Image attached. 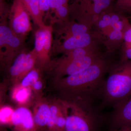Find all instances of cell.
Listing matches in <instances>:
<instances>
[{
    "label": "cell",
    "instance_id": "25",
    "mask_svg": "<svg viewBox=\"0 0 131 131\" xmlns=\"http://www.w3.org/2000/svg\"><path fill=\"white\" fill-rule=\"evenodd\" d=\"M114 30H116L122 31L124 27V23L123 21L119 20L117 23H115L112 26Z\"/></svg>",
    "mask_w": 131,
    "mask_h": 131
},
{
    "label": "cell",
    "instance_id": "22",
    "mask_svg": "<svg viewBox=\"0 0 131 131\" xmlns=\"http://www.w3.org/2000/svg\"><path fill=\"white\" fill-rule=\"evenodd\" d=\"M123 38L127 43H131V27L127 28L123 33Z\"/></svg>",
    "mask_w": 131,
    "mask_h": 131
},
{
    "label": "cell",
    "instance_id": "27",
    "mask_svg": "<svg viewBox=\"0 0 131 131\" xmlns=\"http://www.w3.org/2000/svg\"><path fill=\"white\" fill-rule=\"evenodd\" d=\"M33 87L36 90H39L42 88L43 84L40 80H38L32 84Z\"/></svg>",
    "mask_w": 131,
    "mask_h": 131
},
{
    "label": "cell",
    "instance_id": "4",
    "mask_svg": "<svg viewBox=\"0 0 131 131\" xmlns=\"http://www.w3.org/2000/svg\"><path fill=\"white\" fill-rule=\"evenodd\" d=\"M67 56L56 63L54 67L57 80L63 76L75 74L81 72L95 63L99 59L87 53L83 48L74 49L66 52Z\"/></svg>",
    "mask_w": 131,
    "mask_h": 131
},
{
    "label": "cell",
    "instance_id": "23",
    "mask_svg": "<svg viewBox=\"0 0 131 131\" xmlns=\"http://www.w3.org/2000/svg\"><path fill=\"white\" fill-rule=\"evenodd\" d=\"M127 47L125 51L123 58V61L130 60L131 61V43H127Z\"/></svg>",
    "mask_w": 131,
    "mask_h": 131
},
{
    "label": "cell",
    "instance_id": "26",
    "mask_svg": "<svg viewBox=\"0 0 131 131\" xmlns=\"http://www.w3.org/2000/svg\"><path fill=\"white\" fill-rule=\"evenodd\" d=\"M120 20L119 16L117 15H113L111 17L110 22V26H112L115 23H117Z\"/></svg>",
    "mask_w": 131,
    "mask_h": 131
},
{
    "label": "cell",
    "instance_id": "12",
    "mask_svg": "<svg viewBox=\"0 0 131 131\" xmlns=\"http://www.w3.org/2000/svg\"><path fill=\"white\" fill-rule=\"evenodd\" d=\"M50 106L47 104H42L38 107L34 117L35 124L39 126L47 125L50 116Z\"/></svg>",
    "mask_w": 131,
    "mask_h": 131
},
{
    "label": "cell",
    "instance_id": "8",
    "mask_svg": "<svg viewBox=\"0 0 131 131\" xmlns=\"http://www.w3.org/2000/svg\"><path fill=\"white\" fill-rule=\"evenodd\" d=\"M37 57L34 49L28 51L26 49L16 57L7 72L11 80L16 81L24 78L35 68Z\"/></svg>",
    "mask_w": 131,
    "mask_h": 131
},
{
    "label": "cell",
    "instance_id": "3",
    "mask_svg": "<svg viewBox=\"0 0 131 131\" xmlns=\"http://www.w3.org/2000/svg\"><path fill=\"white\" fill-rule=\"evenodd\" d=\"M67 102L71 112L66 115L65 131H95L102 110L98 104Z\"/></svg>",
    "mask_w": 131,
    "mask_h": 131
},
{
    "label": "cell",
    "instance_id": "29",
    "mask_svg": "<svg viewBox=\"0 0 131 131\" xmlns=\"http://www.w3.org/2000/svg\"><path fill=\"white\" fill-rule=\"evenodd\" d=\"M110 19H111V17L109 15H104L103 16L102 20L108 22V23L110 24Z\"/></svg>",
    "mask_w": 131,
    "mask_h": 131
},
{
    "label": "cell",
    "instance_id": "33",
    "mask_svg": "<svg viewBox=\"0 0 131 131\" xmlns=\"http://www.w3.org/2000/svg\"></svg>",
    "mask_w": 131,
    "mask_h": 131
},
{
    "label": "cell",
    "instance_id": "24",
    "mask_svg": "<svg viewBox=\"0 0 131 131\" xmlns=\"http://www.w3.org/2000/svg\"><path fill=\"white\" fill-rule=\"evenodd\" d=\"M6 86L5 84H2L0 86V107L3 105V102L6 94Z\"/></svg>",
    "mask_w": 131,
    "mask_h": 131
},
{
    "label": "cell",
    "instance_id": "17",
    "mask_svg": "<svg viewBox=\"0 0 131 131\" xmlns=\"http://www.w3.org/2000/svg\"><path fill=\"white\" fill-rule=\"evenodd\" d=\"M69 30L73 35H82L86 33L88 28L84 25L74 24L68 26Z\"/></svg>",
    "mask_w": 131,
    "mask_h": 131
},
{
    "label": "cell",
    "instance_id": "16",
    "mask_svg": "<svg viewBox=\"0 0 131 131\" xmlns=\"http://www.w3.org/2000/svg\"><path fill=\"white\" fill-rule=\"evenodd\" d=\"M10 7L5 0H0V26L8 24Z\"/></svg>",
    "mask_w": 131,
    "mask_h": 131
},
{
    "label": "cell",
    "instance_id": "5",
    "mask_svg": "<svg viewBox=\"0 0 131 131\" xmlns=\"http://www.w3.org/2000/svg\"><path fill=\"white\" fill-rule=\"evenodd\" d=\"M25 40L15 34L8 24L0 26V68L7 71L16 57L26 50Z\"/></svg>",
    "mask_w": 131,
    "mask_h": 131
},
{
    "label": "cell",
    "instance_id": "15",
    "mask_svg": "<svg viewBox=\"0 0 131 131\" xmlns=\"http://www.w3.org/2000/svg\"><path fill=\"white\" fill-rule=\"evenodd\" d=\"M39 69L38 68H34L23 78L21 86L28 88L29 86L32 85L35 82L39 80Z\"/></svg>",
    "mask_w": 131,
    "mask_h": 131
},
{
    "label": "cell",
    "instance_id": "7",
    "mask_svg": "<svg viewBox=\"0 0 131 131\" xmlns=\"http://www.w3.org/2000/svg\"><path fill=\"white\" fill-rule=\"evenodd\" d=\"M30 16L22 0H13L10 6L8 25L16 35L26 39L32 30Z\"/></svg>",
    "mask_w": 131,
    "mask_h": 131
},
{
    "label": "cell",
    "instance_id": "30",
    "mask_svg": "<svg viewBox=\"0 0 131 131\" xmlns=\"http://www.w3.org/2000/svg\"><path fill=\"white\" fill-rule=\"evenodd\" d=\"M115 131H131V126L123 127Z\"/></svg>",
    "mask_w": 131,
    "mask_h": 131
},
{
    "label": "cell",
    "instance_id": "2",
    "mask_svg": "<svg viewBox=\"0 0 131 131\" xmlns=\"http://www.w3.org/2000/svg\"><path fill=\"white\" fill-rule=\"evenodd\" d=\"M131 96V61H122L106 78L99 100L102 110L113 107Z\"/></svg>",
    "mask_w": 131,
    "mask_h": 131
},
{
    "label": "cell",
    "instance_id": "20",
    "mask_svg": "<svg viewBox=\"0 0 131 131\" xmlns=\"http://www.w3.org/2000/svg\"><path fill=\"white\" fill-rule=\"evenodd\" d=\"M67 1L68 0H50V10L49 14L60 7L66 5Z\"/></svg>",
    "mask_w": 131,
    "mask_h": 131
},
{
    "label": "cell",
    "instance_id": "9",
    "mask_svg": "<svg viewBox=\"0 0 131 131\" xmlns=\"http://www.w3.org/2000/svg\"><path fill=\"white\" fill-rule=\"evenodd\" d=\"M113 108L110 117L113 126L119 129L131 126V96Z\"/></svg>",
    "mask_w": 131,
    "mask_h": 131
},
{
    "label": "cell",
    "instance_id": "19",
    "mask_svg": "<svg viewBox=\"0 0 131 131\" xmlns=\"http://www.w3.org/2000/svg\"><path fill=\"white\" fill-rule=\"evenodd\" d=\"M94 11L96 14L100 13L102 9L109 6L110 0H94Z\"/></svg>",
    "mask_w": 131,
    "mask_h": 131
},
{
    "label": "cell",
    "instance_id": "11",
    "mask_svg": "<svg viewBox=\"0 0 131 131\" xmlns=\"http://www.w3.org/2000/svg\"><path fill=\"white\" fill-rule=\"evenodd\" d=\"M26 9L34 23L38 28H43L46 25L40 9L39 0H22Z\"/></svg>",
    "mask_w": 131,
    "mask_h": 131
},
{
    "label": "cell",
    "instance_id": "31",
    "mask_svg": "<svg viewBox=\"0 0 131 131\" xmlns=\"http://www.w3.org/2000/svg\"><path fill=\"white\" fill-rule=\"evenodd\" d=\"M124 3L125 4L129 6H131V0H123Z\"/></svg>",
    "mask_w": 131,
    "mask_h": 131
},
{
    "label": "cell",
    "instance_id": "10",
    "mask_svg": "<svg viewBox=\"0 0 131 131\" xmlns=\"http://www.w3.org/2000/svg\"><path fill=\"white\" fill-rule=\"evenodd\" d=\"M34 122L31 113L26 108L19 107L14 110L11 123L14 125L21 126L24 129L30 130L32 128Z\"/></svg>",
    "mask_w": 131,
    "mask_h": 131
},
{
    "label": "cell",
    "instance_id": "32",
    "mask_svg": "<svg viewBox=\"0 0 131 131\" xmlns=\"http://www.w3.org/2000/svg\"><path fill=\"white\" fill-rule=\"evenodd\" d=\"M2 84H1V83H0V86H1Z\"/></svg>",
    "mask_w": 131,
    "mask_h": 131
},
{
    "label": "cell",
    "instance_id": "13",
    "mask_svg": "<svg viewBox=\"0 0 131 131\" xmlns=\"http://www.w3.org/2000/svg\"><path fill=\"white\" fill-rule=\"evenodd\" d=\"M30 93L28 88L21 86L15 87L12 90L11 96L14 100L18 103L25 102L29 98Z\"/></svg>",
    "mask_w": 131,
    "mask_h": 131
},
{
    "label": "cell",
    "instance_id": "18",
    "mask_svg": "<svg viewBox=\"0 0 131 131\" xmlns=\"http://www.w3.org/2000/svg\"><path fill=\"white\" fill-rule=\"evenodd\" d=\"M39 4L44 21L46 25V23L47 21L50 10V0H39Z\"/></svg>",
    "mask_w": 131,
    "mask_h": 131
},
{
    "label": "cell",
    "instance_id": "14",
    "mask_svg": "<svg viewBox=\"0 0 131 131\" xmlns=\"http://www.w3.org/2000/svg\"><path fill=\"white\" fill-rule=\"evenodd\" d=\"M14 111L12 107L8 105H3L0 107L1 125L11 124L12 115Z\"/></svg>",
    "mask_w": 131,
    "mask_h": 131
},
{
    "label": "cell",
    "instance_id": "6",
    "mask_svg": "<svg viewBox=\"0 0 131 131\" xmlns=\"http://www.w3.org/2000/svg\"><path fill=\"white\" fill-rule=\"evenodd\" d=\"M53 28L46 25L43 28H38L35 31L34 49L37 57V64L41 68L51 66L50 61L52 42Z\"/></svg>",
    "mask_w": 131,
    "mask_h": 131
},
{
    "label": "cell",
    "instance_id": "21",
    "mask_svg": "<svg viewBox=\"0 0 131 131\" xmlns=\"http://www.w3.org/2000/svg\"><path fill=\"white\" fill-rule=\"evenodd\" d=\"M123 38V33L122 31L114 30L109 35V38L111 40H120Z\"/></svg>",
    "mask_w": 131,
    "mask_h": 131
},
{
    "label": "cell",
    "instance_id": "1",
    "mask_svg": "<svg viewBox=\"0 0 131 131\" xmlns=\"http://www.w3.org/2000/svg\"><path fill=\"white\" fill-rule=\"evenodd\" d=\"M108 64L99 59L81 72L57 80V87L68 102L94 104L99 101L109 69Z\"/></svg>",
    "mask_w": 131,
    "mask_h": 131
},
{
    "label": "cell",
    "instance_id": "28",
    "mask_svg": "<svg viewBox=\"0 0 131 131\" xmlns=\"http://www.w3.org/2000/svg\"><path fill=\"white\" fill-rule=\"evenodd\" d=\"M98 25H99V27L101 28H104L108 26H110V24L108 22L104 21L103 20H102L99 21Z\"/></svg>",
    "mask_w": 131,
    "mask_h": 131
}]
</instances>
